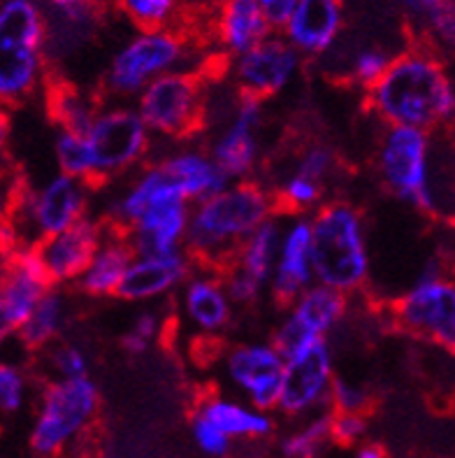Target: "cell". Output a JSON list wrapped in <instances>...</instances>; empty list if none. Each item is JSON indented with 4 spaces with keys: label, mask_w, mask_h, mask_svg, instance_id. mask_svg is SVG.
Here are the masks:
<instances>
[{
    "label": "cell",
    "mask_w": 455,
    "mask_h": 458,
    "mask_svg": "<svg viewBox=\"0 0 455 458\" xmlns=\"http://www.w3.org/2000/svg\"><path fill=\"white\" fill-rule=\"evenodd\" d=\"M135 110L151 138L186 140L207 122V81L200 70H173L135 96Z\"/></svg>",
    "instance_id": "9c48e42d"
},
{
    "label": "cell",
    "mask_w": 455,
    "mask_h": 458,
    "mask_svg": "<svg viewBox=\"0 0 455 458\" xmlns=\"http://www.w3.org/2000/svg\"><path fill=\"white\" fill-rule=\"evenodd\" d=\"M30 394V377L19 363L0 359V414H17Z\"/></svg>",
    "instance_id": "e575fe53"
},
{
    "label": "cell",
    "mask_w": 455,
    "mask_h": 458,
    "mask_svg": "<svg viewBox=\"0 0 455 458\" xmlns=\"http://www.w3.org/2000/svg\"><path fill=\"white\" fill-rule=\"evenodd\" d=\"M225 379L244 403L272 412L277 407L283 356L272 343H237L223 354Z\"/></svg>",
    "instance_id": "e0dca14e"
},
{
    "label": "cell",
    "mask_w": 455,
    "mask_h": 458,
    "mask_svg": "<svg viewBox=\"0 0 455 458\" xmlns=\"http://www.w3.org/2000/svg\"><path fill=\"white\" fill-rule=\"evenodd\" d=\"M46 12L40 0H0V105L29 103L45 87Z\"/></svg>",
    "instance_id": "277c9868"
},
{
    "label": "cell",
    "mask_w": 455,
    "mask_h": 458,
    "mask_svg": "<svg viewBox=\"0 0 455 458\" xmlns=\"http://www.w3.org/2000/svg\"><path fill=\"white\" fill-rule=\"evenodd\" d=\"M40 354H45L49 379H75L88 375V356L80 344L56 340L46 349H42Z\"/></svg>",
    "instance_id": "836d02e7"
},
{
    "label": "cell",
    "mask_w": 455,
    "mask_h": 458,
    "mask_svg": "<svg viewBox=\"0 0 455 458\" xmlns=\"http://www.w3.org/2000/svg\"><path fill=\"white\" fill-rule=\"evenodd\" d=\"M70 319V302L65 298L61 286H49L45 296L38 301L29 319L23 321L21 328L17 331V340L29 349L40 354L52 343L61 340L65 326Z\"/></svg>",
    "instance_id": "f1b7e54d"
},
{
    "label": "cell",
    "mask_w": 455,
    "mask_h": 458,
    "mask_svg": "<svg viewBox=\"0 0 455 458\" xmlns=\"http://www.w3.org/2000/svg\"><path fill=\"white\" fill-rule=\"evenodd\" d=\"M179 310L186 324L202 337H221L232 326V305L219 270L196 266L179 286Z\"/></svg>",
    "instance_id": "ffe728a7"
},
{
    "label": "cell",
    "mask_w": 455,
    "mask_h": 458,
    "mask_svg": "<svg viewBox=\"0 0 455 458\" xmlns=\"http://www.w3.org/2000/svg\"><path fill=\"white\" fill-rule=\"evenodd\" d=\"M105 231H107V224L103 219L87 215L65 231L49 235L35 244L33 250L40 259L49 284L61 286V289L75 284L91 261V256L98 250Z\"/></svg>",
    "instance_id": "ac0fdd59"
},
{
    "label": "cell",
    "mask_w": 455,
    "mask_h": 458,
    "mask_svg": "<svg viewBox=\"0 0 455 458\" xmlns=\"http://www.w3.org/2000/svg\"><path fill=\"white\" fill-rule=\"evenodd\" d=\"M93 186L84 180L56 173L38 186L23 184L17 208L10 216L14 247H35L88 215Z\"/></svg>",
    "instance_id": "ba28073f"
},
{
    "label": "cell",
    "mask_w": 455,
    "mask_h": 458,
    "mask_svg": "<svg viewBox=\"0 0 455 458\" xmlns=\"http://www.w3.org/2000/svg\"><path fill=\"white\" fill-rule=\"evenodd\" d=\"M314 282L353 296L372 273L363 212L346 200H330L309 216Z\"/></svg>",
    "instance_id": "3957f363"
},
{
    "label": "cell",
    "mask_w": 455,
    "mask_h": 458,
    "mask_svg": "<svg viewBox=\"0 0 455 458\" xmlns=\"http://www.w3.org/2000/svg\"><path fill=\"white\" fill-rule=\"evenodd\" d=\"M277 212V198L260 182H231L190 205L184 251L196 266L223 270L237 247Z\"/></svg>",
    "instance_id": "7a4b0ae2"
},
{
    "label": "cell",
    "mask_w": 455,
    "mask_h": 458,
    "mask_svg": "<svg viewBox=\"0 0 455 458\" xmlns=\"http://www.w3.org/2000/svg\"><path fill=\"white\" fill-rule=\"evenodd\" d=\"M333 445L330 437V410L302 419V424L282 440L283 458H318Z\"/></svg>",
    "instance_id": "4dcf8cb0"
},
{
    "label": "cell",
    "mask_w": 455,
    "mask_h": 458,
    "mask_svg": "<svg viewBox=\"0 0 455 458\" xmlns=\"http://www.w3.org/2000/svg\"><path fill=\"white\" fill-rule=\"evenodd\" d=\"M383 126L437 133L453 122L455 87L444 56L430 45H414L391 58L383 75L365 91Z\"/></svg>",
    "instance_id": "6da1fadb"
},
{
    "label": "cell",
    "mask_w": 455,
    "mask_h": 458,
    "mask_svg": "<svg viewBox=\"0 0 455 458\" xmlns=\"http://www.w3.org/2000/svg\"><path fill=\"white\" fill-rule=\"evenodd\" d=\"M337 168V157L334 151L325 145H307L305 149L298 154L293 163V173L302 174V177H309V180L318 182V184L328 186L330 177L334 174Z\"/></svg>",
    "instance_id": "74e56055"
},
{
    "label": "cell",
    "mask_w": 455,
    "mask_h": 458,
    "mask_svg": "<svg viewBox=\"0 0 455 458\" xmlns=\"http://www.w3.org/2000/svg\"><path fill=\"white\" fill-rule=\"evenodd\" d=\"M311 284H314V263H311L309 216L293 215L282 228L277 263L272 270L267 291L277 305L289 308Z\"/></svg>",
    "instance_id": "44dd1931"
},
{
    "label": "cell",
    "mask_w": 455,
    "mask_h": 458,
    "mask_svg": "<svg viewBox=\"0 0 455 458\" xmlns=\"http://www.w3.org/2000/svg\"><path fill=\"white\" fill-rule=\"evenodd\" d=\"M305 58L295 52L283 35L270 33L251 49L228 61L231 84L240 96L267 100L279 96L300 75Z\"/></svg>",
    "instance_id": "7c38bea8"
},
{
    "label": "cell",
    "mask_w": 455,
    "mask_h": 458,
    "mask_svg": "<svg viewBox=\"0 0 455 458\" xmlns=\"http://www.w3.org/2000/svg\"><path fill=\"white\" fill-rule=\"evenodd\" d=\"M190 203L184 198H163L126 228V238L135 256H161L184 250Z\"/></svg>",
    "instance_id": "cb8c5ba5"
},
{
    "label": "cell",
    "mask_w": 455,
    "mask_h": 458,
    "mask_svg": "<svg viewBox=\"0 0 455 458\" xmlns=\"http://www.w3.org/2000/svg\"><path fill=\"white\" fill-rule=\"evenodd\" d=\"M193 35L184 29L138 30L135 38L119 47L103 75V98L114 103L135 100L156 77L189 68V56L196 52Z\"/></svg>",
    "instance_id": "8992f818"
},
{
    "label": "cell",
    "mask_w": 455,
    "mask_h": 458,
    "mask_svg": "<svg viewBox=\"0 0 455 458\" xmlns=\"http://www.w3.org/2000/svg\"><path fill=\"white\" fill-rule=\"evenodd\" d=\"M391 54L388 49L379 45H365L360 47L356 54H353L351 64H349V77H351L353 84L367 91L381 75L383 70L391 64Z\"/></svg>",
    "instance_id": "d590c367"
},
{
    "label": "cell",
    "mask_w": 455,
    "mask_h": 458,
    "mask_svg": "<svg viewBox=\"0 0 455 458\" xmlns=\"http://www.w3.org/2000/svg\"><path fill=\"white\" fill-rule=\"evenodd\" d=\"M190 433H193V440L200 447V452H205L207 456L212 458H223L231 454L232 449V440L225 433H221L216 426L205 419L202 414L193 412L190 417Z\"/></svg>",
    "instance_id": "ab89813d"
},
{
    "label": "cell",
    "mask_w": 455,
    "mask_h": 458,
    "mask_svg": "<svg viewBox=\"0 0 455 458\" xmlns=\"http://www.w3.org/2000/svg\"><path fill=\"white\" fill-rule=\"evenodd\" d=\"M196 412L209 419L231 440H263L274 430V419L270 412L228 395H207Z\"/></svg>",
    "instance_id": "83f0119b"
},
{
    "label": "cell",
    "mask_w": 455,
    "mask_h": 458,
    "mask_svg": "<svg viewBox=\"0 0 455 458\" xmlns=\"http://www.w3.org/2000/svg\"><path fill=\"white\" fill-rule=\"evenodd\" d=\"M295 3L298 0H258L260 10H263V14H265V19L274 30H282V26L293 12Z\"/></svg>",
    "instance_id": "b9f144b4"
},
{
    "label": "cell",
    "mask_w": 455,
    "mask_h": 458,
    "mask_svg": "<svg viewBox=\"0 0 455 458\" xmlns=\"http://www.w3.org/2000/svg\"><path fill=\"white\" fill-rule=\"evenodd\" d=\"M84 138L91 154L93 186L133 173L151 149V133L138 110L114 100H105Z\"/></svg>",
    "instance_id": "30bf717a"
},
{
    "label": "cell",
    "mask_w": 455,
    "mask_h": 458,
    "mask_svg": "<svg viewBox=\"0 0 455 458\" xmlns=\"http://www.w3.org/2000/svg\"><path fill=\"white\" fill-rule=\"evenodd\" d=\"M367 436V414L333 412L330 410V437L334 445L356 447Z\"/></svg>",
    "instance_id": "60d3db41"
},
{
    "label": "cell",
    "mask_w": 455,
    "mask_h": 458,
    "mask_svg": "<svg viewBox=\"0 0 455 458\" xmlns=\"http://www.w3.org/2000/svg\"><path fill=\"white\" fill-rule=\"evenodd\" d=\"M392 324L444 349L455 347V284L439 270L427 266L414 284L392 302Z\"/></svg>",
    "instance_id": "8fae6325"
},
{
    "label": "cell",
    "mask_w": 455,
    "mask_h": 458,
    "mask_svg": "<svg viewBox=\"0 0 455 458\" xmlns=\"http://www.w3.org/2000/svg\"><path fill=\"white\" fill-rule=\"evenodd\" d=\"M334 379V356L328 340H316L298 354L283 359L277 407L283 417L305 419L328 410Z\"/></svg>",
    "instance_id": "5bb4252c"
},
{
    "label": "cell",
    "mask_w": 455,
    "mask_h": 458,
    "mask_svg": "<svg viewBox=\"0 0 455 458\" xmlns=\"http://www.w3.org/2000/svg\"><path fill=\"white\" fill-rule=\"evenodd\" d=\"M135 259V251L128 242L126 233L107 226L98 250L91 256L88 266L77 279L75 289L88 298H112L122 284L128 266Z\"/></svg>",
    "instance_id": "4316f807"
},
{
    "label": "cell",
    "mask_w": 455,
    "mask_h": 458,
    "mask_svg": "<svg viewBox=\"0 0 455 458\" xmlns=\"http://www.w3.org/2000/svg\"><path fill=\"white\" fill-rule=\"evenodd\" d=\"M114 5L138 30L174 29L181 19L179 0H114Z\"/></svg>",
    "instance_id": "1f68e13d"
},
{
    "label": "cell",
    "mask_w": 455,
    "mask_h": 458,
    "mask_svg": "<svg viewBox=\"0 0 455 458\" xmlns=\"http://www.w3.org/2000/svg\"><path fill=\"white\" fill-rule=\"evenodd\" d=\"M3 119H7V110L0 105V122H3Z\"/></svg>",
    "instance_id": "ee69618b"
},
{
    "label": "cell",
    "mask_w": 455,
    "mask_h": 458,
    "mask_svg": "<svg viewBox=\"0 0 455 458\" xmlns=\"http://www.w3.org/2000/svg\"><path fill=\"white\" fill-rule=\"evenodd\" d=\"M356 458H388V454L375 442H360L356 449Z\"/></svg>",
    "instance_id": "7bdbcfd3"
},
{
    "label": "cell",
    "mask_w": 455,
    "mask_h": 458,
    "mask_svg": "<svg viewBox=\"0 0 455 458\" xmlns=\"http://www.w3.org/2000/svg\"><path fill=\"white\" fill-rule=\"evenodd\" d=\"M49 286L33 247H14L0 273V328L12 337L17 335Z\"/></svg>",
    "instance_id": "d6986e66"
},
{
    "label": "cell",
    "mask_w": 455,
    "mask_h": 458,
    "mask_svg": "<svg viewBox=\"0 0 455 458\" xmlns=\"http://www.w3.org/2000/svg\"><path fill=\"white\" fill-rule=\"evenodd\" d=\"M156 163L165 170L179 196L189 200L190 205L219 193L221 189L231 184V180L221 173L219 165L209 157V151L202 147H179Z\"/></svg>",
    "instance_id": "484cf974"
},
{
    "label": "cell",
    "mask_w": 455,
    "mask_h": 458,
    "mask_svg": "<svg viewBox=\"0 0 455 458\" xmlns=\"http://www.w3.org/2000/svg\"><path fill=\"white\" fill-rule=\"evenodd\" d=\"M282 219L277 215L263 221L244 240L232 259L219 270L225 291L235 308H251L263 298L270 286L272 270L277 263L279 242H282Z\"/></svg>",
    "instance_id": "9a60e30c"
},
{
    "label": "cell",
    "mask_w": 455,
    "mask_h": 458,
    "mask_svg": "<svg viewBox=\"0 0 455 458\" xmlns=\"http://www.w3.org/2000/svg\"><path fill=\"white\" fill-rule=\"evenodd\" d=\"M344 0H298L282 26L283 38L302 58H321L340 40Z\"/></svg>",
    "instance_id": "7402d4cb"
},
{
    "label": "cell",
    "mask_w": 455,
    "mask_h": 458,
    "mask_svg": "<svg viewBox=\"0 0 455 458\" xmlns=\"http://www.w3.org/2000/svg\"><path fill=\"white\" fill-rule=\"evenodd\" d=\"M163 326H165V321H163L158 310H145V312H139L133 319V324H131V328L123 333L122 347L126 349L131 356L147 354V352L154 347L156 340L161 337Z\"/></svg>",
    "instance_id": "8d00e7d4"
},
{
    "label": "cell",
    "mask_w": 455,
    "mask_h": 458,
    "mask_svg": "<svg viewBox=\"0 0 455 458\" xmlns=\"http://www.w3.org/2000/svg\"><path fill=\"white\" fill-rule=\"evenodd\" d=\"M274 33L258 0H219L209 17L207 38L225 64Z\"/></svg>",
    "instance_id": "d4e9b609"
},
{
    "label": "cell",
    "mask_w": 455,
    "mask_h": 458,
    "mask_svg": "<svg viewBox=\"0 0 455 458\" xmlns=\"http://www.w3.org/2000/svg\"><path fill=\"white\" fill-rule=\"evenodd\" d=\"M100 412V391L91 377L46 379L38 395L29 445L38 458H58L87 436Z\"/></svg>",
    "instance_id": "5b68a950"
},
{
    "label": "cell",
    "mask_w": 455,
    "mask_h": 458,
    "mask_svg": "<svg viewBox=\"0 0 455 458\" xmlns=\"http://www.w3.org/2000/svg\"><path fill=\"white\" fill-rule=\"evenodd\" d=\"M196 263L181 251L161 256H135L122 284L116 289V298L126 302H156L179 291L186 277L193 273Z\"/></svg>",
    "instance_id": "603a6c76"
},
{
    "label": "cell",
    "mask_w": 455,
    "mask_h": 458,
    "mask_svg": "<svg viewBox=\"0 0 455 458\" xmlns=\"http://www.w3.org/2000/svg\"><path fill=\"white\" fill-rule=\"evenodd\" d=\"M369 407H372V395L365 386L334 375L328 395V410H333V412L367 414Z\"/></svg>",
    "instance_id": "f35d334b"
},
{
    "label": "cell",
    "mask_w": 455,
    "mask_h": 458,
    "mask_svg": "<svg viewBox=\"0 0 455 458\" xmlns=\"http://www.w3.org/2000/svg\"><path fill=\"white\" fill-rule=\"evenodd\" d=\"M54 157H56L58 173L84 180L93 186V165L91 154L84 135L68 133V131H56L54 138Z\"/></svg>",
    "instance_id": "d6a6232c"
},
{
    "label": "cell",
    "mask_w": 455,
    "mask_h": 458,
    "mask_svg": "<svg viewBox=\"0 0 455 458\" xmlns=\"http://www.w3.org/2000/svg\"><path fill=\"white\" fill-rule=\"evenodd\" d=\"M434 133L409 126H386L376 145V174L386 191L421 209L437 212V193L433 184Z\"/></svg>",
    "instance_id": "52a82bcc"
},
{
    "label": "cell",
    "mask_w": 455,
    "mask_h": 458,
    "mask_svg": "<svg viewBox=\"0 0 455 458\" xmlns=\"http://www.w3.org/2000/svg\"><path fill=\"white\" fill-rule=\"evenodd\" d=\"M103 103L105 100H100V96L72 87V84L52 87V91L46 96L49 114L56 122L58 131H68V133L77 135H84L91 128Z\"/></svg>",
    "instance_id": "f546056e"
},
{
    "label": "cell",
    "mask_w": 455,
    "mask_h": 458,
    "mask_svg": "<svg viewBox=\"0 0 455 458\" xmlns=\"http://www.w3.org/2000/svg\"><path fill=\"white\" fill-rule=\"evenodd\" d=\"M260 128H263V103L240 96L209 145V157L231 182L251 180L260 165Z\"/></svg>",
    "instance_id": "2e32d148"
},
{
    "label": "cell",
    "mask_w": 455,
    "mask_h": 458,
    "mask_svg": "<svg viewBox=\"0 0 455 458\" xmlns=\"http://www.w3.org/2000/svg\"><path fill=\"white\" fill-rule=\"evenodd\" d=\"M346 312L349 296L314 282L286 308L283 319L272 333V347L289 359L316 340H325L344 321Z\"/></svg>",
    "instance_id": "4fadbf2b"
}]
</instances>
